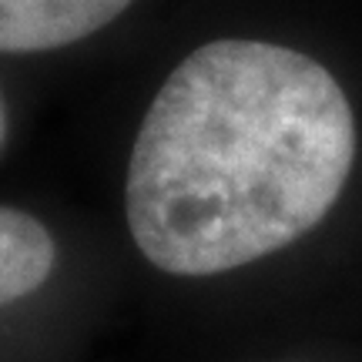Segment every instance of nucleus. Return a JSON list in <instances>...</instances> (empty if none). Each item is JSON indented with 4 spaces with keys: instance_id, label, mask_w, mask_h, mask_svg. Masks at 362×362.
Returning a JSON list of instances; mask_svg holds the SVG:
<instances>
[{
    "instance_id": "2",
    "label": "nucleus",
    "mask_w": 362,
    "mask_h": 362,
    "mask_svg": "<svg viewBox=\"0 0 362 362\" xmlns=\"http://www.w3.org/2000/svg\"><path fill=\"white\" fill-rule=\"evenodd\" d=\"M131 0H0V51L34 54L90 37Z\"/></svg>"
},
{
    "instance_id": "3",
    "label": "nucleus",
    "mask_w": 362,
    "mask_h": 362,
    "mask_svg": "<svg viewBox=\"0 0 362 362\" xmlns=\"http://www.w3.org/2000/svg\"><path fill=\"white\" fill-rule=\"evenodd\" d=\"M51 232L17 208H0V305L37 292L54 269Z\"/></svg>"
},
{
    "instance_id": "4",
    "label": "nucleus",
    "mask_w": 362,
    "mask_h": 362,
    "mask_svg": "<svg viewBox=\"0 0 362 362\" xmlns=\"http://www.w3.org/2000/svg\"><path fill=\"white\" fill-rule=\"evenodd\" d=\"M7 138V104H4V94H0V144Z\"/></svg>"
},
{
    "instance_id": "1",
    "label": "nucleus",
    "mask_w": 362,
    "mask_h": 362,
    "mask_svg": "<svg viewBox=\"0 0 362 362\" xmlns=\"http://www.w3.org/2000/svg\"><path fill=\"white\" fill-rule=\"evenodd\" d=\"M352 161V104L315 57L211 40L168 74L134 138L131 238L171 275L242 269L312 232Z\"/></svg>"
}]
</instances>
